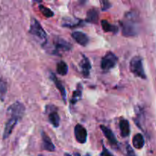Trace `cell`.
<instances>
[{
    "label": "cell",
    "instance_id": "1",
    "mask_svg": "<svg viewBox=\"0 0 156 156\" xmlns=\"http://www.w3.org/2000/svg\"><path fill=\"white\" fill-rule=\"evenodd\" d=\"M24 111H25L24 105L22 103L18 101L15 102L13 105H12L8 108V112L10 114L11 117L8 120L5 126L3 140L9 138V136L12 134L14 128L15 127L20 119H21V117L24 115Z\"/></svg>",
    "mask_w": 156,
    "mask_h": 156
},
{
    "label": "cell",
    "instance_id": "2",
    "mask_svg": "<svg viewBox=\"0 0 156 156\" xmlns=\"http://www.w3.org/2000/svg\"><path fill=\"white\" fill-rule=\"evenodd\" d=\"M135 12H128L121 21L122 34L125 37H134L138 34L139 27Z\"/></svg>",
    "mask_w": 156,
    "mask_h": 156
},
{
    "label": "cell",
    "instance_id": "3",
    "mask_svg": "<svg viewBox=\"0 0 156 156\" xmlns=\"http://www.w3.org/2000/svg\"><path fill=\"white\" fill-rule=\"evenodd\" d=\"M29 33L34 37L36 41L39 42L42 47L47 44V34L39 21L34 18H32L30 23V28Z\"/></svg>",
    "mask_w": 156,
    "mask_h": 156
},
{
    "label": "cell",
    "instance_id": "4",
    "mask_svg": "<svg viewBox=\"0 0 156 156\" xmlns=\"http://www.w3.org/2000/svg\"><path fill=\"white\" fill-rule=\"evenodd\" d=\"M129 69L131 73L136 77L141 78L143 79H146V75L143 68V59L140 56H136L131 59L129 62Z\"/></svg>",
    "mask_w": 156,
    "mask_h": 156
},
{
    "label": "cell",
    "instance_id": "5",
    "mask_svg": "<svg viewBox=\"0 0 156 156\" xmlns=\"http://www.w3.org/2000/svg\"><path fill=\"white\" fill-rule=\"evenodd\" d=\"M53 47L54 49H53V51L51 52L53 54L59 55L62 52H67L69 51L72 49L73 46L71 45L70 43L64 40L63 38L59 37H56L53 39Z\"/></svg>",
    "mask_w": 156,
    "mask_h": 156
},
{
    "label": "cell",
    "instance_id": "6",
    "mask_svg": "<svg viewBox=\"0 0 156 156\" xmlns=\"http://www.w3.org/2000/svg\"><path fill=\"white\" fill-rule=\"evenodd\" d=\"M117 63V57L112 52H108L101 61V68L104 72H108L115 67Z\"/></svg>",
    "mask_w": 156,
    "mask_h": 156
},
{
    "label": "cell",
    "instance_id": "7",
    "mask_svg": "<svg viewBox=\"0 0 156 156\" xmlns=\"http://www.w3.org/2000/svg\"><path fill=\"white\" fill-rule=\"evenodd\" d=\"M75 137H76V141L81 144H84L86 143L87 136H88V133L86 129L82 126L81 124H76L74 128Z\"/></svg>",
    "mask_w": 156,
    "mask_h": 156
},
{
    "label": "cell",
    "instance_id": "8",
    "mask_svg": "<svg viewBox=\"0 0 156 156\" xmlns=\"http://www.w3.org/2000/svg\"><path fill=\"white\" fill-rule=\"evenodd\" d=\"M102 132L104 133V135L106 137L107 140L109 141L110 144L111 145L113 148H117L118 147V141H117V138H116L115 135L113 133V131L111 130L110 128L107 127V126H104V125H101L100 126Z\"/></svg>",
    "mask_w": 156,
    "mask_h": 156
},
{
    "label": "cell",
    "instance_id": "9",
    "mask_svg": "<svg viewBox=\"0 0 156 156\" xmlns=\"http://www.w3.org/2000/svg\"><path fill=\"white\" fill-rule=\"evenodd\" d=\"M79 67H80L81 72L85 77H88L90 74V70L91 69V62L87 56L82 55V59L79 62Z\"/></svg>",
    "mask_w": 156,
    "mask_h": 156
},
{
    "label": "cell",
    "instance_id": "10",
    "mask_svg": "<svg viewBox=\"0 0 156 156\" xmlns=\"http://www.w3.org/2000/svg\"><path fill=\"white\" fill-rule=\"evenodd\" d=\"M41 137H42V148L44 150L49 151V152H54L55 146L52 142L51 139L49 137V136L43 131L41 133Z\"/></svg>",
    "mask_w": 156,
    "mask_h": 156
},
{
    "label": "cell",
    "instance_id": "11",
    "mask_svg": "<svg viewBox=\"0 0 156 156\" xmlns=\"http://www.w3.org/2000/svg\"><path fill=\"white\" fill-rule=\"evenodd\" d=\"M72 37L78 44H80L81 46H83V47L88 45V42H89L88 37L83 32L75 31L72 33Z\"/></svg>",
    "mask_w": 156,
    "mask_h": 156
},
{
    "label": "cell",
    "instance_id": "12",
    "mask_svg": "<svg viewBox=\"0 0 156 156\" xmlns=\"http://www.w3.org/2000/svg\"><path fill=\"white\" fill-rule=\"evenodd\" d=\"M50 79H51L52 81L54 82L56 88H57L59 91V92H60V94L61 96H62V100H63L64 103H66V91L65 87L63 86L62 82L57 79V77H56V76H55V74H53V73H51V74H50Z\"/></svg>",
    "mask_w": 156,
    "mask_h": 156
},
{
    "label": "cell",
    "instance_id": "13",
    "mask_svg": "<svg viewBox=\"0 0 156 156\" xmlns=\"http://www.w3.org/2000/svg\"><path fill=\"white\" fill-rule=\"evenodd\" d=\"M83 22L82 20L76 18H64L63 21H62V25L63 27H69V28H73V27L80 26L81 24Z\"/></svg>",
    "mask_w": 156,
    "mask_h": 156
},
{
    "label": "cell",
    "instance_id": "14",
    "mask_svg": "<svg viewBox=\"0 0 156 156\" xmlns=\"http://www.w3.org/2000/svg\"><path fill=\"white\" fill-rule=\"evenodd\" d=\"M120 129L123 137H127L130 133V126L129 121L125 119H121L120 121Z\"/></svg>",
    "mask_w": 156,
    "mask_h": 156
},
{
    "label": "cell",
    "instance_id": "15",
    "mask_svg": "<svg viewBox=\"0 0 156 156\" xmlns=\"http://www.w3.org/2000/svg\"><path fill=\"white\" fill-rule=\"evenodd\" d=\"M99 18V13L98 9H90L89 11L87 13V16H86V19L85 21L89 23H92V24H96L98 21Z\"/></svg>",
    "mask_w": 156,
    "mask_h": 156
},
{
    "label": "cell",
    "instance_id": "16",
    "mask_svg": "<svg viewBox=\"0 0 156 156\" xmlns=\"http://www.w3.org/2000/svg\"><path fill=\"white\" fill-rule=\"evenodd\" d=\"M101 27L105 32H111V33L113 34H117L119 31L118 26L111 24V23H109L106 20H103L101 21Z\"/></svg>",
    "mask_w": 156,
    "mask_h": 156
},
{
    "label": "cell",
    "instance_id": "17",
    "mask_svg": "<svg viewBox=\"0 0 156 156\" xmlns=\"http://www.w3.org/2000/svg\"><path fill=\"white\" fill-rule=\"evenodd\" d=\"M82 86L80 83L77 85V88L75 90L74 92H73V96H72V98L70 100V103L71 105H74L82 98Z\"/></svg>",
    "mask_w": 156,
    "mask_h": 156
},
{
    "label": "cell",
    "instance_id": "18",
    "mask_svg": "<svg viewBox=\"0 0 156 156\" xmlns=\"http://www.w3.org/2000/svg\"><path fill=\"white\" fill-rule=\"evenodd\" d=\"M144 144L145 140L143 136L140 133L136 134L133 138V145L134 148L137 149H141L144 146Z\"/></svg>",
    "mask_w": 156,
    "mask_h": 156
},
{
    "label": "cell",
    "instance_id": "19",
    "mask_svg": "<svg viewBox=\"0 0 156 156\" xmlns=\"http://www.w3.org/2000/svg\"><path fill=\"white\" fill-rule=\"evenodd\" d=\"M48 119L50 123L53 125L54 127H58L59 125V116L56 111H52L49 113Z\"/></svg>",
    "mask_w": 156,
    "mask_h": 156
},
{
    "label": "cell",
    "instance_id": "20",
    "mask_svg": "<svg viewBox=\"0 0 156 156\" xmlns=\"http://www.w3.org/2000/svg\"><path fill=\"white\" fill-rule=\"evenodd\" d=\"M56 72L61 76H66L68 73V66L63 61H60L56 65Z\"/></svg>",
    "mask_w": 156,
    "mask_h": 156
},
{
    "label": "cell",
    "instance_id": "21",
    "mask_svg": "<svg viewBox=\"0 0 156 156\" xmlns=\"http://www.w3.org/2000/svg\"><path fill=\"white\" fill-rule=\"evenodd\" d=\"M6 92H7V84L2 79L0 78V98L2 101H4Z\"/></svg>",
    "mask_w": 156,
    "mask_h": 156
},
{
    "label": "cell",
    "instance_id": "22",
    "mask_svg": "<svg viewBox=\"0 0 156 156\" xmlns=\"http://www.w3.org/2000/svg\"><path fill=\"white\" fill-rule=\"evenodd\" d=\"M38 8H39L41 13H42L46 18H51V17H53V15H54L53 11L50 10L49 8L45 7V6L43 5H40L38 6Z\"/></svg>",
    "mask_w": 156,
    "mask_h": 156
},
{
    "label": "cell",
    "instance_id": "23",
    "mask_svg": "<svg viewBox=\"0 0 156 156\" xmlns=\"http://www.w3.org/2000/svg\"><path fill=\"white\" fill-rule=\"evenodd\" d=\"M101 10L102 11H106L111 7V3H110L108 1H101Z\"/></svg>",
    "mask_w": 156,
    "mask_h": 156
},
{
    "label": "cell",
    "instance_id": "24",
    "mask_svg": "<svg viewBox=\"0 0 156 156\" xmlns=\"http://www.w3.org/2000/svg\"><path fill=\"white\" fill-rule=\"evenodd\" d=\"M126 155L127 156H136V155L135 152H134L133 149H132V147H131L129 144L126 145Z\"/></svg>",
    "mask_w": 156,
    "mask_h": 156
},
{
    "label": "cell",
    "instance_id": "25",
    "mask_svg": "<svg viewBox=\"0 0 156 156\" xmlns=\"http://www.w3.org/2000/svg\"><path fill=\"white\" fill-rule=\"evenodd\" d=\"M100 155L101 156H114L109 150H108V149H107L106 147H105V146H104V145H103V149H102V152Z\"/></svg>",
    "mask_w": 156,
    "mask_h": 156
},
{
    "label": "cell",
    "instance_id": "26",
    "mask_svg": "<svg viewBox=\"0 0 156 156\" xmlns=\"http://www.w3.org/2000/svg\"><path fill=\"white\" fill-rule=\"evenodd\" d=\"M85 156H91V155H85Z\"/></svg>",
    "mask_w": 156,
    "mask_h": 156
}]
</instances>
